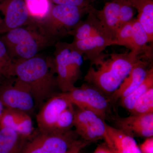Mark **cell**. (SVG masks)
<instances>
[{
  "instance_id": "cell-19",
  "label": "cell",
  "mask_w": 153,
  "mask_h": 153,
  "mask_svg": "<svg viewBox=\"0 0 153 153\" xmlns=\"http://www.w3.org/2000/svg\"><path fill=\"white\" fill-rule=\"evenodd\" d=\"M132 36L134 52L152 61V47L147 45L149 37L137 19L133 20Z\"/></svg>"
},
{
  "instance_id": "cell-15",
  "label": "cell",
  "mask_w": 153,
  "mask_h": 153,
  "mask_svg": "<svg viewBox=\"0 0 153 153\" xmlns=\"http://www.w3.org/2000/svg\"><path fill=\"white\" fill-rule=\"evenodd\" d=\"M8 128L27 137L34 131L31 116L19 110L6 108L0 120V128Z\"/></svg>"
},
{
  "instance_id": "cell-22",
  "label": "cell",
  "mask_w": 153,
  "mask_h": 153,
  "mask_svg": "<svg viewBox=\"0 0 153 153\" xmlns=\"http://www.w3.org/2000/svg\"><path fill=\"white\" fill-rule=\"evenodd\" d=\"M25 1L31 20L30 25L37 24L46 19L53 5L49 0Z\"/></svg>"
},
{
  "instance_id": "cell-6",
  "label": "cell",
  "mask_w": 153,
  "mask_h": 153,
  "mask_svg": "<svg viewBox=\"0 0 153 153\" xmlns=\"http://www.w3.org/2000/svg\"><path fill=\"white\" fill-rule=\"evenodd\" d=\"M81 140L72 129L43 131L37 128L26 138L19 153H64Z\"/></svg>"
},
{
  "instance_id": "cell-4",
  "label": "cell",
  "mask_w": 153,
  "mask_h": 153,
  "mask_svg": "<svg viewBox=\"0 0 153 153\" xmlns=\"http://www.w3.org/2000/svg\"><path fill=\"white\" fill-rule=\"evenodd\" d=\"M25 27L13 29L1 37L14 64L35 57L42 49L53 45L33 25Z\"/></svg>"
},
{
  "instance_id": "cell-32",
  "label": "cell",
  "mask_w": 153,
  "mask_h": 153,
  "mask_svg": "<svg viewBox=\"0 0 153 153\" xmlns=\"http://www.w3.org/2000/svg\"><path fill=\"white\" fill-rule=\"evenodd\" d=\"M93 153H114L110 149L105 143L102 144L98 145L96 148Z\"/></svg>"
},
{
  "instance_id": "cell-27",
  "label": "cell",
  "mask_w": 153,
  "mask_h": 153,
  "mask_svg": "<svg viewBox=\"0 0 153 153\" xmlns=\"http://www.w3.org/2000/svg\"><path fill=\"white\" fill-rule=\"evenodd\" d=\"M74 113V105L71 104L60 114L54 126V131H66L72 129Z\"/></svg>"
},
{
  "instance_id": "cell-34",
  "label": "cell",
  "mask_w": 153,
  "mask_h": 153,
  "mask_svg": "<svg viewBox=\"0 0 153 153\" xmlns=\"http://www.w3.org/2000/svg\"><path fill=\"white\" fill-rule=\"evenodd\" d=\"M86 1H87L88 2L91 4V3L95 1L96 0H86Z\"/></svg>"
},
{
  "instance_id": "cell-23",
  "label": "cell",
  "mask_w": 153,
  "mask_h": 153,
  "mask_svg": "<svg viewBox=\"0 0 153 153\" xmlns=\"http://www.w3.org/2000/svg\"><path fill=\"white\" fill-rule=\"evenodd\" d=\"M153 87V67H151L142 83L127 96L120 99V104L130 112L132 110L134 104L145 92Z\"/></svg>"
},
{
  "instance_id": "cell-9",
  "label": "cell",
  "mask_w": 153,
  "mask_h": 153,
  "mask_svg": "<svg viewBox=\"0 0 153 153\" xmlns=\"http://www.w3.org/2000/svg\"><path fill=\"white\" fill-rule=\"evenodd\" d=\"M0 34L31 24L25 0H0Z\"/></svg>"
},
{
  "instance_id": "cell-30",
  "label": "cell",
  "mask_w": 153,
  "mask_h": 153,
  "mask_svg": "<svg viewBox=\"0 0 153 153\" xmlns=\"http://www.w3.org/2000/svg\"><path fill=\"white\" fill-rule=\"evenodd\" d=\"M139 147L141 153H153V137L147 138Z\"/></svg>"
},
{
  "instance_id": "cell-13",
  "label": "cell",
  "mask_w": 153,
  "mask_h": 153,
  "mask_svg": "<svg viewBox=\"0 0 153 153\" xmlns=\"http://www.w3.org/2000/svg\"><path fill=\"white\" fill-rule=\"evenodd\" d=\"M152 66V61L145 58L138 60L118 88L108 97L110 102H116L131 93L142 83Z\"/></svg>"
},
{
  "instance_id": "cell-7",
  "label": "cell",
  "mask_w": 153,
  "mask_h": 153,
  "mask_svg": "<svg viewBox=\"0 0 153 153\" xmlns=\"http://www.w3.org/2000/svg\"><path fill=\"white\" fill-rule=\"evenodd\" d=\"M73 105L92 111L105 120L108 116L110 103L108 98L98 89L85 82L79 87L61 92Z\"/></svg>"
},
{
  "instance_id": "cell-36",
  "label": "cell",
  "mask_w": 153,
  "mask_h": 153,
  "mask_svg": "<svg viewBox=\"0 0 153 153\" xmlns=\"http://www.w3.org/2000/svg\"><path fill=\"white\" fill-rule=\"evenodd\" d=\"M2 84V83H0V84Z\"/></svg>"
},
{
  "instance_id": "cell-2",
  "label": "cell",
  "mask_w": 153,
  "mask_h": 153,
  "mask_svg": "<svg viewBox=\"0 0 153 153\" xmlns=\"http://www.w3.org/2000/svg\"><path fill=\"white\" fill-rule=\"evenodd\" d=\"M142 55L130 51L124 53L113 52L102 60L97 70L90 66L84 80L108 97L118 88Z\"/></svg>"
},
{
  "instance_id": "cell-20",
  "label": "cell",
  "mask_w": 153,
  "mask_h": 153,
  "mask_svg": "<svg viewBox=\"0 0 153 153\" xmlns=\"http://www.w3.org/2000/svg\"><path fill=\"white\" fill-rule=\"evenodd\" d=\"M27 137L8 128H0V153H19Z\"/></svg>"
},
{
  "instance_id": "cell-14",
  "label": "cell",
  "mask_w": 153,
  "mask_h": 153,
  "mask_svg": "<svg viewBox=\"0 0 153 153\" xmlns=\"http://www.w3.org/2000/svg\"><path fill=\"white\" fill-rule=\"evenodd\" d=\"M103 140L114 153H141L133 137L107 123Z\"/></svg>"
},
{
  "instance_id": "cell-28",
  "label": "cell",
  "mask_w": 153,
  "mask_h": 153,
  "mask_svg": "<svg viewBox=\"0 0 153 153\" xmlns=\"http://www.w3.org/2000/svg\"><path fill=\"white\" fill-rule=\"evenodd\" d=\"M117 2H118L120 4L119 27L120 26L131 22L134 19L135 9L128 0H121Z\"/></svg>"
},
{
  "instance_id": "cell-16",
  "label": "cell",
  "mask_w": 153,
  "mask_h": 153,
  "mask_svg": "<svg viewBox=\"0 0 153 153\" xmlns=\"http://www.w3.org/2000/svg\"><path fill=\"white\" fill-rule=\"evenodd\" d=\"M92 7L91 8L86 19L82 20L70 33V36L74 37L73 41L82 40L99 35H107L113 39L91 11Z\"/></svg>"
},
{
  "instance_id": "cell-24",
  "label": "cell",
  "mask_w": 153,
  "mask_h": 153,
  "mask_svg": "<svg viewBox=\"0 0 153 153\" xmlns=\"http://www.w3.org/2000/svg\"><path fill=\"white\" fill-rule=\"evenodd\" d=\"M14 66L5 45L0 37V83L14 77Z\"/></svg>"
},
{
  "instance_id": "cell-35",
  "label": "cell",
  "mask_w": 153,
  "mask_h": 153,
  "mask_svg": "<svg viewBox=\"0 0 153 153\" xmlns=\"http://www.w3.org/2000/svg\"><path fill=\"white\" fill-rule=\"evenodd\" d=\"M111 1H121V0H111Z\"/></svg>"
},
{
  "instance_id": "cell-29",
  "label": "cell",
  "mask_w": 153,
  "mask_h": 153,
  "mask_svg": "<svg viewBox=\"0 0 153 153\" xmlns=\"http://www.w3.org/2000/svg\"><path fill=\"white\" fill-rule=\"evenodd\" d=\"M54 5H70L80 7H88L91 5L86 0H49Z\"/></svg>"
},
{
  "instance_id": "cell-5",
  "label": "cell",
  "mask_w": 153,
  "mask_h": 153,
  "mask_svg": "<svg viewBox=\"0 0 153 153\" xmlns=\"http://www.w3.org/2000/svg\"><path fill=\"white\" fill-rule=\"evenodd\" d=\"M53 57L59 90L66 92L74 88L82 75L83 56L71 43L58 41L55 44Z\"/></svg>"
},
{
  "instance_id": "cell-12",
  "label": "cell",
  "mask_w": 153,
  "mask_h": 153,
  "mask_svg": "<svg viewBox=\"0 0 153 153\" xmlns=\"http://www.w3.org/2000/svg\"><path fill=\"white\" fill-rule=\"evenodd\" d=\"M116 128L133 137L148 138L153 136V113L131 114L114 118Z\"/></svg>"
},
{
  "instance_id": "cell-3",
  "label": "cell",
  "mask_w": 153,
  "mask_h": 153,
  "mask_svg": "<svg viewBox=\"0 0 153 153\" xmlns=\"http://www.w3.org/2000/svg\"><path fill=\"white\" fill-rule=\"evenodd\" d=\"M92 6L80 7L70 5H54L46 19L34 25L41 35L52 44L70 36V33L88 14Z\"/></svg>"
},
{
  "instance_id": "cell-8",
  "label": "cell",
  "mask_w": 153,
  "mask_h": 153,
  "mask_svg": "<svg viewBox=\"0 0 153 153\" xmlns=\"http://www.w3.org/2000/svg\"><path fill=\"white\" fill-rule=\"evenodd\" d=\"M0 101L6 108L33 114L36 103L29 88L14 76L0 84Z\"/></svg>"
},
{
  "instance_id": "cell-18",
  "label": "cell",
  "mask_w": 153,
  "mask_h": 153,
  "mask_svg": "<svg viewBox=\"0 0 153 153\" xmlns=\"http://www.w3.org/2000/svg\"><path fill=\"white\" fill-rule=\"evenodd\" d=\"M137 11V19L144 29L149 43L153 42V0H128Z\"/></svg>"
},
{
  "instance_id": "cell-33",
  "label": "cell",
  "mask_w": 153,
  "mask_h": 153,
  "mask_svg": "<svg viewBox=\"0 0 153 153\" xmlns=\"http://www.w3.org/2000/svg\"><path fill=\"white\" fill-rule=\"evenodd\" d=\"M5 109V107L2 103L0 101V120L2 116Z\"/></svg>"
},
{
  "instance_id": "cell-17",
  "label": "cell",
  "mask_w": 153,
  "mask_h": 153,
  "mask_svg": "<svg viewBox=\"0 0 153 153\" xmlns=\"http://www.w3.org/2000/svg\"><path fill=\"white\" fill-rule=\"evenodd\" d=\"M91 11L101 22L107 32L114 39L119 27V3L111 1L105 3L102 10H99L92 7Z\"/></svg>"
},
{
  "instance_id": "cell-10",
  "label": "cell",
  "mask_w": 153,
  "mask_h": 153,
  "mask_svg": "<svg viewBox=\"0 0 153 153\" xmlns=\"http://www.w3.org/2000/svg\"><path fill=\"white\" fill-rule=\"evenodd\" d=\"M71 104L61 92L49 98L36 115L37 128L41 131H54V126L60 114Z\"/></svg>"
},
{
  "instance_id": "cell-1",
  "label": "cell",
  "mask_w": 153,
  "mask_h": 153,
  "mask_svg": "<svg viewBox=\"0 0 153 153\" xmlns=\"http://www.w3.org/2000/svg\"><path fill=\"white\" fill-rule=\"evenodd\" d=\"M53 58L38 55L14 64L13 76L31 91L36 108L58 93Z\"/></svg>"
},
{
  "instance_id": "cell-11",
  "label": "cell",
  "mask_w": 153,
  "mask_h": 153,
  "mask_svg": "<svg viewBox=\"0 0 153 153\" xmlns=\"http://www.w3.org/2000/svg\"><path fill=\"white\" fill-rule=\"evenodd\" d=\"M71 45L80 54L84 60H89L91 66H98L106 55L102 52L107 47L116 45L111 37L107 35H99L82 40L73 41Z\"/></svg>"
},
{
  "instance_id": "cell-25",
  "label": "cell",
  "mask_w": 153,
  "mask_h": 153,
  "mask_svg": "<svg viewBox=\"0 0 153 153\" xmlns=\"http://www.w3.org/2000/svg\"><path fill=\"white\" fill-rule=\"evenodd\" d=\"M133 20L118 28L114 40L116 45L124 46L130 49L131 51L134 52L132 36Z\"/></svg>"
},
{
  "instance_id": "cell-26",
  "label": "cell",
  "mask_w": 153,
  "mask_h": 153,
  "mask_svg": "<svg viewBox=\"0 0 153 153\" xmlns=\"http://www.w3.org/2000/svg\"><path fill=\"white\" fill-rule=\"evenodd\" d=\"M130 113L132 114L153 113V87L138 99Z\"/></svg>"
},
{
  "instance_id": "cell-21",
  "label": "cell",
  "mask_w": 153,
  "mask_h": 153,
  "mask_svg": "<svg viewBox=\"0 0 153 153\" xmlns=\"http://www.w3.org/2000/svg\"><path fill=\"white\" fill-rule=\"evenodd\" d=\"M106 123L105 120L98 117L93 122L76 132L81 139L90 144L103 139L106 133Z\"/></svg>"
},
{
  "instance_id": "cell-31",
  "label": "cell",
  "mask_w": 153,
  "mask_h": 153,
  "mask_svg": "<svg viewBox=\"0 0 153 153\" xmlns=\"http://www.w3.org/2000/svg\"><path fill=\"white\" fill-rule=\"evenodd\" d=\"M89 143L86 142L85 141L81 140L79 142L74 145L71 149L64 153H78L82 150V149L89 144Z\"/></svg>"
}]
</instances>
